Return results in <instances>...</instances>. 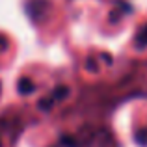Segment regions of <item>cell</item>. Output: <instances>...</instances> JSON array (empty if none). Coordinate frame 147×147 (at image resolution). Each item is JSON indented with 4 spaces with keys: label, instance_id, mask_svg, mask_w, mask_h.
I'll use <instances>...</instances> for the list:
<instances>
[{
    "label": "cell",
    "instance_id": "4",
    "mask_svg": "<svg viewBox=\"0 0 147 147\" xmlns=\"http://www.w3.org/2000/svg\"><path fill=\"white\" fill-rule=\"evenodd\" d=\"M52 97H47V99H41L39 102H37V106H39V110H45V112H49L50 108H52Z\"/></svg>",
    "mask_w": 147,
    "mask_h": 147
},
{
    "label": "cell",
    "instance_id": "5",
    "mask_svg": "<svg viewBox=\"0 0 147 147\" xmlns=\"http://www.w3.org/2000/svg\"><path fill=\"white\" fill-rule=\"evenodd\" d=\"M134 140H136L140 145H147V132L145 130H138L136 136H134Z\"/></svg>",
    "mask_w": 147,
    "mask_h": 147
},
{
    "label": "cell",
    "instance_id": "1",
    "mask_svg": "<svg viewBox=\"0 0 147 147\" xmlns=\"http://www.w3.org/2000/svg\"><path fill=\"white\" fill-rule=\"evenodd\" d=\"M17 90H19L21 95H30V93L36 91V84H34L30 78H21L19 84H17Z\"/></svg>",
    "mask_w": 147,
    "mask_h": 147
},
{
    "label": "cell",
    "instance_id": "7",
    "mask_svg": "<svg viewBox=\"0 0 147 147\" xmlns=\"http://www.w3.org/2000/svg\"><path fill=\"white\" fill-rule=\"evenodd\" d=\"M63 144H65V145H69V147H76V144H75L73 140H69V138H63Z\"/></svg>",
    "mask_w": 147,
    "mask_h": 147
},
{
    "label": "cell",
    "instance_id": "2",
    "mask_svg": "<svg viewBox=\"0 0 147 147\" xmlns=\"http://www.w3.org/2000/svg\"><path fill=\"white\" fill-rule=\"evenodd\" d=\"M69 88L67 86H56L54 88V91H52V99L54 100H63V99H67L69 97Z\"/></svg>",
    "mask_w": 147,
    "mask_h": 147
},
{
    "label": "cell",
    "instance_id": "6",
    "mask_svg": "<svg viewBox=\"0 0 147 147\" xmlns=\"http://www.w3.org/2000/svg\"><path fill=\"white\" fill-rule=\"evenodd\" d=\"M86 67H88V71H91V73H97V71H99V65L95 63V60H93V58H88Z\"/></svg>",
    "mask_w": 147,
    "mask_h": 147
},
{
    "label": "cell",
    "instance_id": "3",
    "mask_svg": "<svg viewBox=\"0 0 147 147\" xmlns=\"http://www.w3.org/2000/svg\"><path fill=\"white\" fill-rule=\"evenodd\" d=\"M136 45H138V49H145L147 47V24L142 26L140 34L136 36Z\"/></svg>",
    "mask_w": 147,
    "mask_h": 147
},
{
    "label": "cell",
    "instance_id": "8",
    "mask_svg": "<svg viewBox=\"0 0 147 147\" xmlns=\"http://www.w3.org/2000/svg\"><path fill=\"white\" fill-rule=\"evenodd\" d=\"M102 60H106V63H112V56L110 54H102Z\"/></svg>",
    "mask_w": 147,
    "mask_h": 147
}]
</instances>
